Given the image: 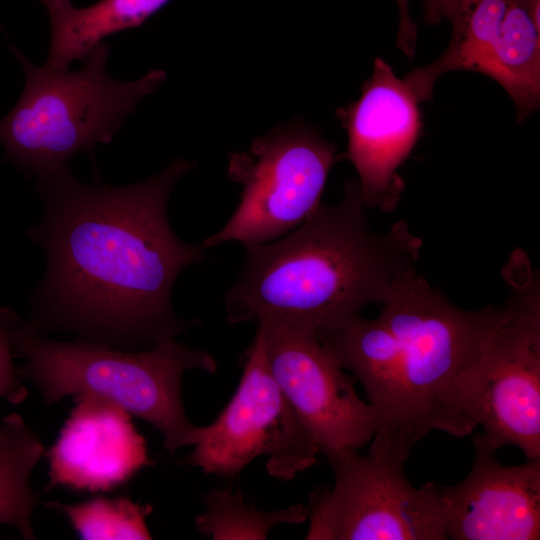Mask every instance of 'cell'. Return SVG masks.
Listing matches in <instances>:
<instances>
[{"label": "cell", "instance_id": "1", "mask_svg": "<svg viewBox=\"0 0 540 540\" xmlns=\"http://www.w3.org/2000/svg\"><path fill=\"white\" fill-rule=\"evenodd\" d=\"M194 167L176 158L125 186L84 184L70 171L37 181L43 215L26 235L47 256L32 293L30 321L41 332L65 330L113 348L154 346L184 332L172 288L184 268L205 259V249L175 235L167 203Z\"/></svg>", "mask_w": 540, "mask_h": 540}, {"label": "cell", "instance_id": "2", "mask_svg": "<svg viewBox=\"0 0 540 540\" xmlns=\"http://www.w3.org/2000/svg\"><path fill=\"white\" fill-rule=\"evenodd\" d=\"M366 210L351 179L338 203H321L288 234L245 247L237 282L225 295L227 322H282L321 333L381 305L416 271L422 241L405 221L374 230Z\"/></svg>", "mask_w": 540, "mask_h": 540}, {"label": "cell", "instance_id": "3", "mask_svg": "<svg viewBox=\"0 0 540 540\" xmlns=\"http://www.w3.org/2000/svg\"><path fill=\"white\" fill-rule=\"evenodd\" d=\"M380 306L396 340L397 366L389 411L368 452L405 463L432 431L457 438L473 432L459 410L457 388L502 306L459 308L416 271L399 280Z\"/></svg>", "mask_w": 540, "mask_h": 540}, {"label": "cell", "instance_id": "4", "mask_svg": "<svg viewBox=\"0 0 540 540\" xmlns=\"http://www.w3.org/2000/svg\"><path fill=\"white\" fill-rule=\"evenodd\" d=\"M1 308L14 351L25 360L18 373L39 390L46 404L68 395L99 396L154 426L169 453L195 444L200 427L186 415L182 377L191 369L216 372L217 362L207 351L174 338L142 352L86 339L56 341L45 337L30 320Z\"/></svg>", "mask_w": 540, "mask_h": 540}, {"label": "cell", "instance_id": "5", "mask_svg": "<svg viewBox=\"0 0 540 540\" xmlns=\"http://www.w3.org/2000/svg\"><path fill=\"white\" fill-rule=\"evenodd\" d=\"M25 73L17 104L0 120L4 160L29 176L46 180L69 172L70 160L85 152L94 160L98 144H108L140 100L165 80L151 70L136 81L120 82L107 70L110 45H96L78 71L36 66L10 43Z\"/></svg>", "mask_w": 540, "mask_h": 540}, {"label": "cell", "instance_id": "6", "mask_svg": "<svg viewBox=\"0 0 540 540\" xmlns=\"http://www.w3.org/2000/svg\"><path fill=\"white\" fill-rule=\"evenodd\" d=\"M510 294L457 388L467 423L499 450L512 445L540 459V284L525 253L505 268Z\"/></svg>", "mask_w": 540, "mask_h": 540}, {"label": "cell", "instance_id": "7", "mask_svg": "<svg viewBox=\"0 0 540 540\" xmlns=\"http://www.w3.org/2000/svg\"><path fill=\"white\" fill-rule=\"evenodd\" d=\"M337 158L336 146L310 127L288 124L229 158L228 175L242 186L225 225L201 243L206 250L236 241L244 247L274 241L301 225L321 204Z\"/></svg>", "mask_w": 540, "mask_h": 540}, {"label": "cell", "instance_id": "8", "mask_svg": "<svg viewBox=\"0 0 540 540\" xmlns=\"http://www.w3.org/2000/svg\"><path fill=\"white\" fill-rule=\"evenodd\" d=\"M334 475L309 499L308 540H446L438 485L417 488L404 463L356 449L324 452Z\"/></svg>", "mask_w": 540, "mask_h": 540}, {"label": "cell", "instance_id": "9", "mask_svg": "<svg viewBox=\"0 0 540 540\" xmlns=\"http://www.w3.org/2000/svg\"><path fill=\"white\" fill-rule=\"evenodd\" d=\"M242 360L234 395L210 425L200 427L186 462L233 479L265 456L270 475L291 480L313 466L320 451L272 376L259 330Z\"/></svg>", "mask_w": 540, "mask_h": 540}, {"label": "cell", "instance_id": "10", "mask_svg": "<svg viewBox=\"0 0 540 540\" xmlns=\"http://www.w3.org/2000/svg\"><path fill=\"white\" fill-rule=\"evenodd\" d=\"M268 367L320 453L364 448L377 420L355 388L309 328L257 323Z\"/></svg>", "mask_w": 540, "mask_h": 540}, {"label": "cell", "instance_id": "11", "mask_svg": "<svg viewBox=\"0 0 540 540\" xmlns=\"http://www.w3.org/2000/svg\"><path fill=\"white\" fill-rule=\"evenodd\" d=\"M419 104L404 79L378 57L359 99L337 112L348 134L346 157L357 170L367 209L390 212L401 198L404 181L397 170L422 133Z\"/></svg>", "mask_w": 540, "mask_h": 540}, {"label": "cell", "instance_id": "12", "mask_svg": "<svg viewBox=\"0 0 540 540\" xmlns=\"http://www.w3.org/2000/svg\"><path fill=\"white\" fill-rule=\"evenodd\" d=\"M475 457L464 480L438 485L451 540H538L540 459L504 465L483 434L474 435Z\"/></svg>", "mask_w": 540, "mask_h": 540}, {"label": "cell", "instance_id": "13", "mask_svg": "<svg viewBox=\"0 0 540 540\" xmlns=\"http://www.w3.org/2000/svg\"><path fill=\"white\" fill-rule=\"evenodd\" d=\"M47 458V489L62 486L87 492L113 490L153 464L131 414L90 394L75 395V406Z\"/></svg>", "mask_w": 540, "mask_h": 540}, {"label": "cell", "instance_id": "14", "mask_svg": "<svg viewBox=\"0 0 540 540\" xmlns=\"http://www.w3.org/2000/svg\"><path fill=\"white\" fill-rule=\"evenodd\" d=\"M46 8L51 39L45 66L67 70L103 39L142 25L170 0H100L75 7L72 0H38Z\"/></svg>", "mask_w": 540, "mask_h": 540}, {"label": "cell", "instance_id": "15", "mask_svg": "<svg viewBox=\"0 0 540 540\" xmlns=\"http://www.w3.org/2000/svg\"><path fill=\"white\" fill-rule=\"evenodd\" d=\"M477 72L497 81L514 102L518 121L538 110L540 103V28L526 0H512L498 36Z\"/></svg>", "mask_w": 540, "mask_h": 540}, {"label": "cell", "instance_id": "16", "mask_svg": "<svg viewBox=\"0 0 540 540\" xmlns=\"http://www.w3.org/2000/svg\"><path fill=\"white\" fill-rule=\"evenodd\" d=\"M512 0H463L448 16L452 37L434 62L411 71L404 79L419 103L433 97L436 80L446 72L478 70L500 31Z\"/></svg>", "mask_w": 540, "mask_h": 540}, {"label": "cell", "instance_id": "17", "mask_svg": "<svg viewBox=\"0 0 540 540\" xmlns=\"http://www.w3.org/2000/svg\"><path fill=\"white\" fill-rule=\"evenodd\" d=\"M44 454L37 434L18 413L0 423V523L16 528L26 540L35 539L31 519L38 503L30 485L33 469Z\"/></svg>", "mask_w": 540, "mask_h": 540}, {"label": "cell", "instance_id": "18", "mask_svg": "<svg viewBox=\"0 0 540 540\" xmlns=\"http://www.w3.org/2000/svg\"><path fill=\"white\" fill-rule=\"evenodd\" d=\"M206 510L195 519L200 533L214 540H264L281 523L299 524L308 518V508L294 504L262 511L247 504L240 491L212 489L203 496Z\"/></svg>", "mask_w": 540, "mask_h": 540}, {"label": "cell", "instance_id": "19", "mask_svg": "<svg viewBox=\"0 0 540 540\" xmlns=\"http://www.w3.org/2000/svg\"><path fill=\"white\" fill-rule=\"evenodd\" d=\"M46 505L65 514L81 539H152L146 524L152 506L140 505L125 496H98L75 504Z\"/></svg>", "mask_w": 540, "mask_h": 540}, {"label": "cell", "instance_id": "20", "mask_svg": "<svg viewBox=\"0 0 540 540\" xmlns=\"http://www.w3.org/2000/svg\"><path fill=\"white\" fill-rule=\"evenodd\" d=\"M13 352L8 326L0 307V399L17 405L26 399L28 393L14 363Z\"/></svg>", "mask_w": 540, "mask_h": 540}, {"label": "cell", "instance_id": "21", "mask_svg": "<svg viewBox=\"0 0 540 540\" xmlns=\"http://www.w3.org/2000/svg\"><path fill=\"white\" fill-rule=\"evenodd\" d=\"M399 11V27L396 38L398 48L408 57L413 58L417 42V26L409 11V0H396Z\"/></svg>", "mask_w": 540, "mask_h": 540}, {"label": "cell", "instance_id": "22", "mask_svg": "<svg viewBox=\"0 0 540 540\" xmlns=\"http://www.w3.org/2000/svg\"><path fill=\"white\" fill-rule=\"evenodd\" d=\"M463 0H423L425 21L436 24L457 8Z\"/></svg>", "mask_w": 540, "mask_h": 540}, {"label": "cell", "instance_id": "23", "mask_svg": "<svg viewBox=\"0 0 540 540\" xmlns=\"http://www.w3.org/2000/svg\"><path fill=\"white\" fill-rule=\"evenodd\" d=\"M526 2L534 23L540 28V0H526Z\"/></svg>", "mask_w": 540, "mask_h": 540}]
</instances>
